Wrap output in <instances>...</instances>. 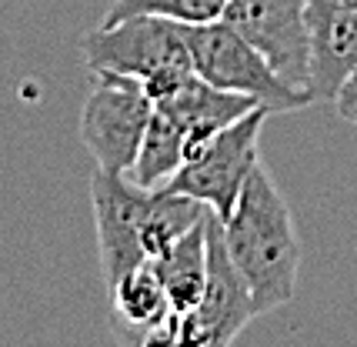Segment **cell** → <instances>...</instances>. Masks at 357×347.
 <instances>
[{"instance_id":"cell-1","label":"cell","mask_w":357,"mask_h":347,"mask_svg":"<svg viewBox=\"0 0 357 347\" xmlns=\"http://www.w3.org/2000/svg\"><path fill=\"white\" fill-rule=\"evenodd\" d=\"M227 254L250 291L254 314L264 317L294 298L301 240L291 207L264 164L250 174L234 210L220 221Z\"/></svg>"},{"instance_id":"cell-2","label":"cell","mask_w":357,"mask_h":347,"mask_svg":"<svg viewBox=\"0 0 357 347\" xmlns=\"http://www.w3.org/2000/svg\"><path fill=\"white\" fill-rule=\"evenodd\" d=\"M84 61L93 70L134 77L154 104L171 97L194 77V61L184 37V24L167 17H127L100 24L84 37Z\"/></svg>"},{"instance_id":"cell-3","label":"cell","mask_w":357,"mask_h":347,"mask_svg":"<svg viewBox=\"0 0 357 347\" xmlns=\"http://www.w3.org/2000/svg\"><path fill=\"white\" fill-rule=\"evenodd\" d=\"M184 37L194 70L207 84L254 97L267 114H294L314 104L307 94L291 91L264 61V54L248 44L224 17L211 24H184Z\"/></svg>"},{"instance_id":"cell-4","label":"cell","mask_w":357,"mask_h":347,"mask_svg":"<svg viewBox=\"0 0 357 347\" xmlns=\"http://www.w3.org/2000/svg\"><path fill=\"white\" fill-rule=\"evenodd\" d=\"M267 111L257 107L237 124L224 127L211 141L190 151L184 167L174 174L164 187L187 194L201 201L218 221H224L234 210L237 197L244 194L250 174L261 164V130H264Z\"/></svg>"},{"instance_id":"cell-5","label":"cell","mask_w":357,"mask_h":347,"mask_svg":"<svg viewBox=\"0 0 357 347\" xmlns=\"http://www.w3.org/2000/svg\"><path fill=\"white\" fill-rule=\"evenodd\" d=\"M154 100L134 77L93 70L91 94L80 111V141L97 171L130 174L144 130L151 124Z\"/></svg>"},{"instance_id":"cell-6","label":"cell","mask_w":357,"mask_h":347,"mask_svg":"<svg viewBox=\"0 0 357 347\" xmlns=\"http://www.w3.org/2000/svg\"><path fill=\"white\" fill-rule=\"evenodd\" d=\"M254 304L244 277L237 274L224 227L211 214V240H207V287L197 307L174 311L177 347H231L234 337L254 321Z\"/></svg>"},{"instance_id":"cell-7","label":"cell","mask_w":357,"mask_h":347,"mask_svg":"<svg viewBox=\"0 0 357 347\" xmlns=\"http://www.w3.org/2000/svg\"><path fill=\"white\" fill-rule=\"evenodd\" d=\"M224 20L264 54L291 91L311 97L307 0H231Z\"/></svg>"},{"instance_id":"cell-8","label":"cell","mask_w":357,"mask_h":347,"mask_svg":"<svg viewBox=\"0 0 357 347\" xmlns=\"http://www.w3.org/2000/svg\"><path fill=\"white\" fill-rule=\"evenodd\" d=\"M154 190L134 184L127 174L93 171L91 177V204L97 224V254L104 281L117 284L130 268L151 261L144 251V221Z\"/></svg>"},{"instance_id":"cell-9","label":"cell","mask_w":357,"mask_h":347,"mask_svg":"<svg viewBox=\"0 0 357 347\" xmlns=\"http://www.w3.org/2000/svg\"><path fill=\"white\" fill-rule=\"evenodd\" d=\"M307 54L314 104H334L357 70V7L344 0H307Z\"/></svg>"},{"instance_id":"cell-10","label":"cell","mask_w":357,"mask_h":347,"mask_svg":"<svg viewBox=\"0 0 357 347\" xmlns=\"http://www.w3.org/2000/svg\"><path fill=\"white\" fill-rule=\"evenodd\" d=\"M157 111H164L174 124L184 130L187 147H201L204 141H211L214 134H220L224 127L237 124L241 117H248L250 111H257L261 104L248 94H234L224 87L207 84L201 74L187 80L184 87H177L171 97H164L160 104H154ZM190 157V154H187Z\"/></svg>"},{"instance_id":"cell-11","label":"cell","mask_w":357,"mask_h":347,"mask_svg":"<svg viewBox=\"0 0 357 347\" xmlns=\"http://www.w3.org/2000/svg\"><path fill=\"white\" fill-rule=\"evenodd\" d=\"M171 314V298L164 291V281L157 274L154 261L130 268L117 284H110V324H114V334L121 337L124 347H134V341L147 327L160 324Z\"/></svg>"},{"instance_id":"cell-12","label":"cell","mask_w":357,"mask_h":347,"mask_svg":"<svg viewBox=\"0 0 357 347\" xmlns=\"http://www.w3.org/2000/svg\"><path fill=\"white\" fill-rule=\"evenodd\" d=\"M207 240H211V214L197 227H190L181 240L154 257V268L164 281L174 311L197 307L207 287Z\"/></svg>"},{"instance_id":"cell-13","label":"cell","mask_w":357,"mask_h":347,"mask_svg":"<svg viewBox=\"0 0 357 347\" xmlns=\"http://www.w3.org/2000/svg\"><path fill=\"white\" fill-rule=\"evenodd\" d=\"M187 154H190V147H187L184 130L174 124L164 111L154 107L151 124L144 130V141H140V147H137L134 167H130L127 177H130L134 184H140V187L157 190V187H164L174 174L184 167Z\"/></svg>"},{"instance_id":"cell-14","label":"cell","mask_w":357,"mask_h":347,"mask_svg":"<svg viewBox=\"0 0 357 347\" xmlns=\"http://www.w3.org/2000/svg\"><path fill=\"white\" fill-rule=\"evenodd\" d=\"M231 0H114L104 24L127 17H167L177 24H211L220 20Z\"/></svg>"},{"instance_id":"cell-15","label":"cell","mask_w":357,"mask_h":347,"mask_svg":"<svg viewBox=\"0 0 357 347\" xmlns=\"http://www.w3.org/2000/svg\"><path fill=\"white\" fill-rule=\"evenodd\" d=\"M334 111L341 114L347 124L357 127V70L344 80V87L337 91V97H334Z\"/></svg>"},{"instance_id":"cell-16","label":"cell","mask_w":357,"mask_h":347,"mask_svg":"<svg viewBox=\"0 0 357 347\" xmlns=\"http://www.w3.org/2000/svg\"><path fill=\"white\" fill-rule=\"evenodd\" d=\"M344 3H351V7H357V0H344Z\"/></svg>"}]
</instances>
